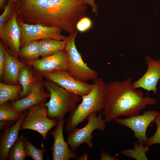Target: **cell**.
Instances as JSON below:
<instances>
[{
    "label": "cell",
    "instance_id": "obj_1",
    "mask_svg": "<svg viewBox=\"0 0 160 160\" xmlns=\"http://www.w3.org/2000/svg\"><path fill=\"white\" fill-rule=\"evenodd\" d=\"M17 18L29 24L57 26L71 32L80 17L82 0H20L15 3Z\"/></svg>",
    "mask_w": 160,
    "mask_h": 160
},
{
    "label": "cell",
    "instance_id": "obj_2",
    "mask_svg": "<svg viewBox=\"0 0 160 160\" xmlns=\"http://www.w3.org/2000/svg\"><path fill=\"white\" fill-rule=\"evenodd\" d=\"M132 78L106 84L105 107L103 115L106 122L121 116L129 117L140 114L148 105L156 103V99L144 97L141 90L134 89Z\"/></svg>",
    "mask_w": 160,
    "mask_h": 160
},
{
    "label": "cell",
    "instance_id": "obj_3",
    "mask_svg": "<svg viewBox=\"0 0 160 160\" xmlns=\"http://www.w3.org/2000/svg\"><path fill=\"white\" fill-rule=\"evenodd\" d=\"M93 81L92 90L87 94L81 97V103L70 113L67 119L65 129L68 134L84 121L91 114L100 112L105 107L107 84L101 78H98Z\"/></svg>",
    "mask_w": 160,
    "mask_h": 160
},
{
    "label": "cell",
    "instance_id": "obj_4",
    "mask_svg": "<svg viewBox=\"0 0 160 160\" xmlns=\"http://www.w3.org/2000/svg\"><path fill=\"white\" fill-rule=\"evenodd\" d=\"M44 86L50 94V99L45 103L48 108L47 116L57 121L64 119L68 113L76 108L81 98L79 95L69 92L55 83L48 80Z\"/></svg>",
    "mask_w": 160,
    "mask_h": 160
},
{
    "label": "cell",
    "instance_id": "obj_5",
    "mask_svg": "<svg viewBox=\"0 0 160 160\" xmlns=\"http://www.w3.org/2000/svg\"><path fill=\"white\" fill-rule=\"evenodd\" d=\"M78 32L69 34L66 40L65 49L68 53L69 60L68 71L77 80L85 82L94 81L98 78V73L84 63L77 49L75 39Z\"/></svg>",
    "mask_w": 160,
    "mask_h": 160
},
{
    "label": "cell",
    "instance_id": "obj_6",
    "mask_svg": "<svg viewBox=\"0 0 160 160\" xmlns=\"http://www.w3.org/2000/svg\"><path fill=\"white\" fill-rule=\"evenodd\" d=\"M27 113L20 126V130L30 129L36 131L41 135L42 143L47 137V133L57 126L58 121L47 116L48 108L45 103L32 106L28 108Z\"/></svg>",
    "mask_w": 160,
    "mask_h": 160
},
{
    "label": "cell",
    "instance_id": "obj_7",
    "mask_svg": "<svg viewBox=\"0 0 160 160\" xmlns=\"http://www.w3.org/2000/svg\"><path fill=\"white\" fill-rule=\"evenodd\" d=\"M87 119L88 123L85 126L81 128H75L67 136V143L73 151L83 143L86 144L89 148L92 147L93 132L96 129L102 132L105 129L106 121L103 119L101 112L97 115V113L91 114Z\"/></svg>",
    "mask_w": 160,
    "mask_h": 160
},
{
    "label": "cell",
    "instance_id": "obj_8",
    "mask_svg": "<svg viewBox=\"0 0 160 160\" xmlns=\"http://www.w3.org/2000/svg\"><path fill=\"white\" fill-rule=\"evenodd\" d=\"M17 21L21 30V47L32 41L47 39L63 40L67 38L62 35L63 30L59 27L28 24L17 18Z\"/></svg>",
    "mask_w": 160,
    "mask_h": 160
},
{
    "label": "cell",
    "instance_id": "obj_9",
    "mask_svg": "<svg viewBox=\"0 0 160 160\" xmlns=\"http://www.w3.org/2000/svg\"><path fill=\"white\" fill-rule=\"evenodd\" d=\"M159 113L157 111L149 110L144 112L142 114H139L124 119L117 117L114 120L120 125L131 129L139 142L146 144L147 128L151 123L154 122Z\"/></svg>",
    "mask_w": 160,
    "mask_h": 160
},
{
    "label": "cell",
    "instance_id": "obj_10",
    "mask_svg": "<svg viewBox=\"0 0 160 160\" xmlns=\"http://www.w3.org/2000/svg\"><path fill=\"white\" fill-rule=\"evenodd\" d=\"M44 74L48 80L81 97L88 94L94 86L93 84H89L76 79L67 71H55Z\"/></svg>",
    "mask_w": 160,
    "mask_h": 160
},
{
    "label": "cell",
    "instance_id": "obj_11",
    "mask_svg": "<svg viewBox=\"0 0 160 160\" xmlns=\"http://www.w3.org/2000/svg\"><path fill=\"white\" fill-rule=\"evenodd\" d=\"M17 15L14 7L12 15L4 27L1 37L7 51L17 58L19 56L20 49L21 36V30L17 21Z\"/></svg>",
    "mask_w": 160,
    "mask_h": 160
},
{
    "label": "cell",
    "instance_id": "obj_12",
    "mask_svg": "<svg viewBox=\"0 0 160 160\" xmlns=\"http://www.w3.org/2000/svg\"><path fill=\"white\" fill-rule=\"evenodd\" d=\"M29 64L36 71L45 73L54 71L69 69L68 53L65 49L37 60L29 61Z\"/></svg>",
    "mask_w": 160,
    "mask_h": 160
},
{
    "label": "cell",
    "instance_id": "obj_13",
    "mask_svg": "<svg viewBox=\"0 0 160 160\" xmlns=\"http://www.w3.org/2000/svg\"><path fill=\"white\" fill-rule=\"evenodd\" d=\"M147 70L139 79L132 83L133 88L136 89L142 88L156 93L157 84L160 80V60H155L150 56L145 58Z\"/></svg>",
    "mask_w": 160,
    "mask_h": 160
},
{
    "label": "cell",
    "instance_id": "obj_14",
    "mask_svg": "<svg viewBox=\"0 0 160 160\" xmlns=\"http://www.w3.org/2000/svg\"><path fill=\"white\" fill-rule=\"evenodd\" d=\"M64 122V119L58 121L56 128L49 132L54 140L52 148L53 160H68L76 156L75 152L69 147L68 144L64 140L63 135Z\"/></svg>",
    "mask_w": 160,
    "mask_h": 160
},
{
    "label": "cell",
    "instance_id": "obj_15",
    "mask_svg": "<svg viewBox=\"0 0 160 160\" xmlns=\"http://www.w3.org/2000/svg\"><path fill=\"white\" fill-rule=\"evenodd\" d=\"M27 112V111L23 112L21 117L14 124L4 129L1 133L0 138V160L7 159L10 149L18 138L20 126Z\"/></svg>",
    "mask_w": 160,
    "mask_h": 160
},
{
    "label": "cell",
    "instance_id": "obj_16",
    "mask_svg": "<svg viewBox=\"0 0 160 160\" xmlns=\"http://www.w3.org/2000/svg\"><path fill=\"white\" fill-rule=\"evenodd\" d=\"M49 97V93L46 92L40 84L36 83L28 95L12 102L11 105L15 110L23 112L32 106L44 103Z\"/></svg>",
    "mask_w": 160,
    "mask_h": 160
},
{
    "label": "cell",
    "instance_id": "obj_17",
    "mask_svg": "<svg viewBox=\"0 0 160 160\" xmlns=\"http://www.w3.org/2000/svg\"><path fill=\"white\" fill-rule=\"evenodd\" d=\"M5 58L3 75L6 81L15 83L18 80L20 71L25 65L7 50L5 52Z\"/></svg>",
    "mask_w": 160,
    "mask_h": 160
},
{
    "label": "cell",
    "instance_id": "obj_18",
    "mask_svg": "<svg viewBox=\"0 0 160 160\" xmlns=\"http://www.w3.org/2000/svg\"><path fill=\"white\" fill-rule=\"evenodd\" d=\"M23 112L14 109L7 102L0 105V128L4 129L10 126L20 118Z\"/></svg>",
    "mask_w": 160,
    "mask_h": 160
},
{
    "label": "cell",
    "instance_id": "obj_19",
    "mask_svg": "<svg viewBox=\"0 0 160 160\" xmlns=\"http://www.w3.org/2000/svg\"><path fill=\"white\" fill-rule=\"evenodd\" d=\"M66 40H58L47 39L40 40L39 42L40 56L42 57H47L65 49Z\"/></svg>",
    "mask_w": 160,
    "mask_h": 160
},
{
    "label": "cell",
    "instance_id": "obj_20",
    "mask_svg": "<svg viewBox=\"0 0 160 160\" xmlns=\"http://www.w3.org/2000/svg\"><path fill=\"white\" fill-rule=\"evenodd\" d=\"M18 81L22 88V90L19 95L21 97H24L31 91L35 83V79L29 69L24 65L20 73Z\"/></svg>",
    "mask_w": 160,
    "mask_h": 160
},
{
    "label": "cell",
    "instance_id": "obj_21",
    "mask_svg": "<svg viewBox=\"0 0 160 160\" xmlns=\"http://www.w3.org/2000/svg\"><path fill=\"white\" fill-rule=\"evenodd\" d=\"M40 56L39 41H33L29 42L21 47L19 56L33 61L39 59Z\"/></svg>",
    "mask_w": 160,
    "mask_h": 160
},
{
    "label": "cell",
    "instance_id": "obj_22",
    "mask_svg": "<svg viewBox=\"0 0 160 160\" xmlns=\"http://www.w3.org/2000/svg\"><path fill=\"white\" fill-rule=\"evenodd\" d=\"M136 142L134 144V148H129L123 150L116 155L121 154L126 156L132 158L136 160H148L146 153L149 149L147 145Z\"/></svg>",
    "mask_w": 160,
    "mask_h": 160
},
{
    "label": "cell",
    "instance_id": "obj_23",
    "mask_svg": "<svg viewBox=\"0 0 160 160\" xmlns=\"http://www.w3.org/2000/svg\"><path fill=\"white\" fill-rule=\"evenodd\" d=\"M22 90V87L0 83V105L16 98Z\"/></svg>",
    "mask_w": 160,
    "mask_h": 160
},
{
    "label": "cell",
    "instance_id": "obj_24",
    "mask_svg": "<svg viewBox=\"0 0 160 160\" xmlns=\"http://www.w3.org/2000/svg\"><path fill=\"white\" fill-rule=\"evenodd\" d=\"M26 156L21 135H20L10 149L7 159L24 160Z\"/></svg>",
    "mask_w": 160,
    "mask_h": 160
},
{
    "label": "cell",
    "instance_id": "obj_25",
    "mask_svg": "<svg viewBox=\"0 0 160 160\" xmlns=\"http://www.w3.org/2000/svg\"><path fill=\"white\" fill-rule=\"evenodd\" d=\"M21 135L27 156L31 157L34 160H43L44 149L37 148L24 136Z\"/></svg>",
    "mask_w": 160,
    "mask_h": 160
},
{
    "label": "cell",
    "instance_id": "obj_26",
    "mask_svg": "<svg viewBox=\"0 0 160 160\" xmlns=\"http://www.w3.org/2000/svg\"><path fill=\"white\" fill-rule=\"evenodd\" d=\"M15 3L11 1H8L4 7L3 12L0 16V36H1L4 27L13 12Z\"/></svg>",
    "mask_w": 160,
    "mask_h": 160
},
{
    "label": "cell",
    "instance_id": "obj_27",
    "mask_svg": "<svg viewBox=\"0 0 160 160\" xmlns=\"http://www.w3.org/2000/svg\"><path fill=\"white\" fill-rule=\"evenodd\" d=\"M157 128L154 135L148 138L146 145L148 147L156 144H160V113L156 118L154 121Z\"/></svg>",
    "mask_w": 160,
    "mask_h": 160
},
{
    "label": "cell",
    "instance_id": "obj_28",
    "mask_svg": "<svg viewBox=\"0 0 160 160\" xmlns=\"http://www.w3.org/2000/svg\"><path fill=\"white\" fill-rule=\"evenodd\" d=\"M92 26V22L91 19L85 16L78 21L76 25V28L78 31L84 33L90 29Z\"/></svg>",
    "mask_w": 160,
    "mask_h": 160
},
{
    "label": "cell",
    "instance_id": "obj_29",
    "mask_svg": "<svg viewBox=\"0 0 160 160\" xmlns=\"http://www.w3.org/2000/svg\"><path fill=\"white\" fill-rule=\"evenodd\" d=\"M6 50L4 45L0 44V76L3 75L5 63V52Z\"/></svg>",
    "mask_w": 160,
    "mask_h": 160
},
{
    "label": "cell",
    "instance_id": "obj_30",
    "mask_svg": "<svg viewBox=\"0 0 160 160\" xmlns=\"http://www.w3.org/2000/svg\"><path fill=\"white\" fill-rule=\"evenodd\" d=\"M116 155L115 156H109L108 152H105L102 151H101V157L100 160H116L119 159Z\"/></svg>",
    "mask_w": 160,
    "mask_h": 160
},
{
    "label": "cell",
    "instance_id": "obj_31",
    "mask_svg": "<svg viewBox=\"0 0 160 160\" xmlns=\"http://www.w3.org/2000/svg\"><path fill=\"white\" fill-rule=\"evenodd\" d=\"M84 1L87 5H89L91 7L92 12L96 15H97L98 14L97 7L94 0H84Z\"/></svg>",
    "mask_w": 160,
    "mask_h": 160
},
{
    "label": "cell",
    "instance_id": "obj_32",
    "mask_svg": "<svg viewBox=\"0 0 160 160\" xmlns=\"http://www.w3.org/2000/svg\"><path fill=\"white\" fill-rule=\"evenodd\" d=\"M7 0H0V9H2L5 6V3Z\"/></svg>",
    "mask_w": 160,
    "mask_h": 160
},
{
    "label": "cell",
    "instance_id": "obj_33",
    "mask_svg": "<svg viewBox=\"0 0 160 160\" xmlns=\"http://www.w3.org/2000/svg\"><path fill=\"white\" fill-rule=\"evenodd\" d=\"M8 1H11L13 2L14 3H15L18 2L20 0H7Z\"/></svg>",
    "mask_w": 160,
    "mask_h": 160
}]
</instances>
